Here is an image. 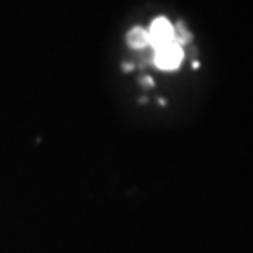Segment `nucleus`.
<instances>
[{"label":"nucleus","instance_id":"obj_1","mask_svg":"<svg viewBox=\"0 0 253 253\" xmlns=\"http://www.w3.org/2000/svg\"><path fill=\"white\" fill-rule=\"evenodd\" d=\"M148 40H150V45L156 51V49H162L165 45L176 43V30H174L169 19L158 17L154 19L150 28H148Z\"/></svg>","mask_w":253,"mask_h":253},{"label":"nucleus","instance_id":"obj_2","mask_svg":"<svg viewBox=\"0 0 253 253\" xmlns=\"http://www.w3.org/2000/svg\"><path fill=\"white\" fill-rule=\"evenodd\" d=\"M184 60V49L180 43H171L162 49H156L154 53V64L163 70V72H172L176 70Z\"/></svg>","mask_w":253,"mask_h":253},{"label":"nucleus","instance_id":"obj_3","mask_svg":"<svg viewBox=\"0 0 253 253\" xmlns=\"http://www.w3.org/2000/svg\"><path fill=\"white\" fill-rule=\"evenodd\" d=\"M127 45L133 47V49H145L146 45H150V40H148V30L141 27H133L127 32Z\"/></svg>","mask_w":253,"mask_h":253}]
</instances>
